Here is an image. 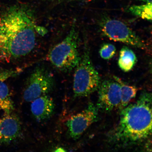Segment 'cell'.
<instances>
[{"label":"cell","instance_id":"9","mask_svg":"<svg viewBox=\"0 0 152 152\" xmlns=\"http://www.w3.org/2000/svg\"><path fill=\"white\" fill-rule=\"evenodd\" d=\"M21 126L20 119L14 114L5 115L0 118V143H10L18 137Z\"/></svg>","mask_w":152,"mask_h":152},{"label":"cell","instance_id":"11","mask_svg":"<svg viewBox=\"0 0 152 152\" xmlns=\"http://www.w3.org/2000/svg\"><path fill=\"white\" fill-rule=\"evenodd\" d=\"M137 62V58L134 53L128 47L124 46L120 51L118 65L124 72L132 70Z\"/></svg>","mask_w":152,"mask_h":152},{"label":"cell","instance_id":"3","mask_svg":"<svg viewBox=\"0 0 152 152\" xmlns=\"http://www.w3.org/2000/svg\"><path fill=\"white\" fill-rule=\"evenodd\" d=\"M78 37L73 26L65 38L49 52L48 56L49 61L59 71H71L78 64L81 58L78 50Z\"/></svg>","mask_w":152,"mask_h":152},{"label":"cell","instance_id":"13","mask_svg":"<svg viewBox=\"0 0 152 152\" xmlns=\"http://www.w3.org/2000/svg\"><path fill=\"white\" fill-rule=\"evenodd\" d=\"M3 81H0V109L9 115L14 109V102L10 97L7 86Z\"/></svg>","mask_w":152,"mask_h":152},{"label":"cell","instance_id":"4","mask_svg":"<svg viewBox=\"0 0 152 152\" xmlns=\"http://www.w3.org/2000/svg\"><path fill=\"white\" fill-rule=\"evenodd\" d=\"M100 83L99 74L93 65L86 45L75 68L73 83L74 96L81 98L90 96L98 90Z\"/></svg>","mask_w":152,"mask_h":152},{"label":"cell","instance_id":"5","mask_svg":"<svg viewBox=\"0 0 152 152\" xmlns=\"http://www.w3.org/2000/svg\"><path fill=\"white\" fill-rule=\"evenodd\" d=\"M101 31L109 39L137 48L144 49L146 45L135 32L121 21L104 18L99 23Z\"/></svg>","mask_w":152,"mask_h":152},{"label":"cell","instance_id":"17","mask_svg":"<svg viewBox=\"0 0 152 152\" xmlns=\"http://www.w3.org/2000/svg\"><path fill=\"white\" fill-rule=\"evenodd\" d=\"M140 1H143L145 3H152V0H140Z\"/></svg>","mask_w":152,"mask_h":152},{"label":"cell","instance_id":"16","mask_svg":"<svg viewBox=\"0 0 152 152\" xmlns=\"http://www.w3.org/2000/svg\"><path fill=\"white\" fill-rule=\"evenodd\" d=\"M65 151V150L61 148H59L58 149H56L54 151L55 152H64Z\"/></svg>","mask_w":152,"mask_h":152},{"label":"cell","instance_id":"10","mask_svg":"<svg viewBox=\"0 0 152 152\" xmlns=\"http://www.w3.org/2000/svg\"><path fill=\"white\" fill-rule=\"evenodd\" d=\"M31 102V113L37 120L41 121L48 119L54 113L55 109L54 100L47 94L39 96Z\"/></svg>","mask_w":152,"mask_h":152},{"label":"cell","instance_id":"15","mask_svg":"<svg viewBox=\"0 0 152 152\" xmlns=\"http://www.w3.org/2000/svg\"><path fill=\"white\" fill-rule=\"evenodd\" d=\"M116 52L115 45L110 43H104L102 45L99 51L101 58L104 60H108L113 58Z\"/></svg>","mask_w":152,"mask_h":152},{"label":"cell","instance_id":"2","mask_svg":"<svg viewBox=\"0 0 152 152\" xmlns=\"http://www.w3.org/2000/svg\"><path fill=\"white\" fill-rule=\"evenodd\" d=\"M151 134V94L144 93L135 102L121 110L112 139L115 142L127 145L143 141Z\"/></svg>","mask_w":152,"mask_h":152},{"label":"cell","instance_id":"8","mask_svg":"<svg viewBox=\"0 0 152 152\" xmlns=\"http://www.w3.org/2000/svg\"><path fill=\"white\" fill-rule=\"evenodd\" d=\"M98 90L96 107L104 113H109L119 108L121 103V86L115 79L107 80L100 83Z\"/></svg>","mask_w":152,"mask_h":152},{"label":"cell","instance_id":"7","mask_svg":"<svg viewBox=\"0 0 152 152\" xmlns=\"http://www.w3.org/2000/svg\"><path fill=\"white\" fill-rule=\"evenodd\" d=\"M98 113L96 106L90 103L83 111L70 118L66 123L70 137L74 140L80 137L89 127L96 121Z\"/></svg>","mask_w":152,"mask_h":152},{"label":"cell","instance_id":"1","mask_svg":"<svg viewBox=\"0 0 152 152\" xmlns=\"http://www.w3.org/2000/svg\"><path fill=\"white\" fill-rule=\"evenodd\" d=\"M43 31L30 11L17 7L7 10L0 16V58L9 62L27 56L35 47L37 33Z\"/></svg>","mask_w":152,"mask_h":152},{"label":"cell","instance_id":"12","mask_svg":"<svg viewBox=\"0 0 152 152\" xmlns=\"http://www.w3.org/2000/svg\"><path fill=\"white\" fill-rule=\"evenodd\" d=\"M113 78L121 86V99L119 108L122 110L128 106L130 101L136 96L138 90L135 86L126 84L116 76H114Z\"/></svg>","mask_w":152,"mask_h":152},{"label":"cell","instance_id":"6","mask_svg":"<svg viewBox=\"0 0 152 152\" xmlns=\"http://www.w3.org/2000/svg\"><path fill=\"white\" fill-rule=\"evenodd\" d=\"M54 85V80L52 74L45 68L37 67L26 81L23 99L26 102H31L39 97L50 92Z\"/></svg>","mask_w":152,"mask_h":152},{"label":"cell","instance_id":"14","mask_svg":"<svg viewBox=\"0 0 152 152\" xmlns=\"http://www.w3.org/2000/svg\"><path fill=\"white\" fill-rule=\"evenodd\" d=\"M152 7V3H147L144 4L132 6L129 10L134 16L144 20L151 21Z\"/></svg>","mask_w":152,"mask_h":152}]
</instances>
